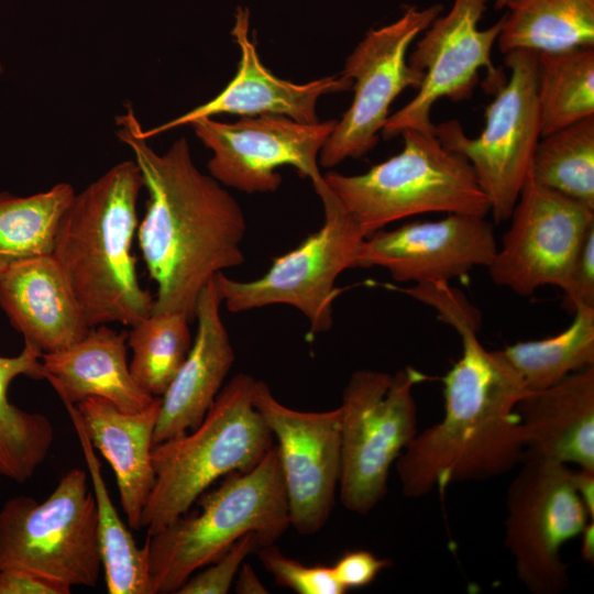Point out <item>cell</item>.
I'll return each instance as SVG.
<instances>
[{"instance_id": "25", "label": "cell", "mask_w": 594, "mask_h": 594, "mask_svg": "<svg viewBox=\"0 0 594 594\" xmlns=\"http://www.w3.org/2000/svg\"><path fill=\"white\" fill-rule=\"evenodd\" d=\"M76 430L90 475L97 510V536L109 594H153L148 572V547H138L110 498L99 459L75 405L64 404Z\"/></svg>"}, {"instance_id": "37", "label": "cell", "mask_w": 594, "mask_h": 594, "mask_svg": "<svg viewBox=\"0 0 594 594\" xmlns=\"http://www.w3.org/2000/svg\"><path fill=\"white\" fill-rule=\"evenodd\" d=\"M70 592V586L24 570L0 571V594H69Z\"/></svg>"}, {"instance_id": "2", "label": "cell", "mask_w": 594, "mask_h": 594, "mask_svg": "<svg viewBox=\"0 0 594 594\" xmlns=\"http://www.w3.org/2000/svg\"><path fill=\"white\" fill-rule=\"evenodd\" d=\"M477 331H458L462 354L442 377L443 418L417 432L396 460L407 497L496 477L524 460L526 441L516 406L528 392L501 351L482 345Z\"/></svg>"}, {"instance_id": "8", "label": "cell", "mask_w": 594, "mask_h": 594, "mask_svg": "<svg viewBox=\"0 0 594 594\" xmlns=\"http://www.w3.org/2000/svg\"><path fill=\"white\" fill-rule=\"evenodd\" d=\"M24 570L67 586H96L102 570L88 473L67 471L52 494L8 499L0 509V571Z\"/></svg>"}, {"instance_id": "4", "label": "cell", "mask_w": 594, "mask_h": 594, "mask_svg": "<svg viewBox=\"0 0 594 594\" xmlns=\"http://www.w3.org/2000/svg\"><path fill=\"white\" fill-rule=\"evenodd\" d=\"M196 502L199 513L185 514L147 536L153 594L176 593L197 570L246 534L257 535L265 547L290 527L275 443L253 469L229 474Z\"/></svg>"}, {"instance_id": "39", "label": "cell", "mask_w": 594, "mask_h": 594, "mask_svg": "<svg viewBox=\"0 0 594 594\" xmlns=\"http://www.w3.org/2000/svg\"><path fill=\"white\" fill-rule=\"evenodd\" d=\"M576 491L582 498L590 517L594 519V472L587 470H574Z\"/></svg>"}, {"instance_id": "41", "label": "cell", "mask_w": 594, "mask_h": 594, "mask_svg": "<svg viewBox=\"0 0 594 594\" xmlns=\"http://www.w3.org/2000/svg\"><path fill=\"white\" fill-rule=\"evenodd\" d=\"M508 0H494V7L497 10L504 9L507 4Z\"/></svg>"}, {"instance_id": "6", "label": "cell", "mask_w": 594, "mask_h": 594, "mask_svg": "<svg viewBox=\"0 0 594 594\" xmlns=\"http://www.w3.org/2000/svg\"><path fill=\"white\" fill-rule=\"evenodd\" d=\"M403 150L358 175L330 172L323 179L365 237L422 213L486 217L491 207L469 162L433 132L406 130Z\"/></svg>"}, {"instance_id": "10", "label": "cell", "mask_w": 594, "mask_h": 594, "mask_svg": "<svg viewBox=\"0 0 594 594\" xmlns=\"http://www.w3.org/2000/svg\"><path fill=\"white\" fill-rule=\"evenodd\" d=\"M505 65L510 76L494 92L476 138H469L455 119L435 125L440 143L471 165L496 222L509 219L541 138L537 53L512 51L505 54Z\"/></svg>"}, {"instance_id": "7", "label": "cell", "mask_w": 594, "mask_h": 594, "mask_svg": "<svg viewBox=\"0 0 594 594\" xmlns=\"http://www.w3.org/2000/svg\"><path fill=\"white\" fill-rule=\"evenodd\" d=\"M428 380L407 366L388 374L362 369L343 389L339 497L352 513L365 515L387 493L389 470L417 435L414 387Z\"/></svg>"}, {"instance_id": "36", "label": "cell", "mask_w": 594, "mask_h": 594, "mask_svg": "<svg viewBox=\"0 0 594 594\" xmlns=\"http://www.w3.org/2000/svg\"><path fill=\"white\" fill-rule=\"evenodd\" d=\"M389 564L371 551L353 550L343 553L331 566L338 582L348 591L371 584Z\"/></svg>"}, {"instance_id": "24", "label": "cell", "mask_w": 594, "mask_h": 594, "mask_svg": "<svg viewBox=\"0 0 594 594\" xmlns=\"http://www.w3.org/2000/svg\"><path fill=\"white\" fill-rule=\"evenodd\" d=\"M42 353L25 344L14 356L0 355V476L24 483L47 458L54 441V428L43 414L12 404L10 384L19 376L45 380Z\"/></svg>"}, {"instance_id": "32", "label": "cell", "mask_w": 594, "mask_h": 594, "mask_svg": "<svg viewBox=\"0 0 594 594\" xmlns=\"http://www.w3.org/2000/svg\"><path fill=\"white\" fill-rule=\"evenodd\" d=\"M258 560L275 581L298 594H343L332 566L306 565L285 556L274 543L256 550Z\"/></svg>"}, {"instance_id": "15", "label": "cell", "mask_w": 594, "mask_h": 594, "mask_svg": "<svg viewBox=\"0 0 594 594\" xmlns=\"http://www.w3.org/2000/svg\"><path fill=\"white\" fill-rule=\"evenodd\" d=\"M336 124L337 120L302 123L273 114L242 117L231 123L211 118L190 123L212 152L207 165L210 175L248 194L277 190L282 166L294 167L311 184L321 179L319 154Z\"/></svg>"}, {"instance_id": "5", "label": "cell", "mask_w": 594, "mask_h": 594, "mask_svg": "<svg viewBox=\"0 0 594 594\" xmlns=\"http://www.w3.org/2000/svg\"><path fill=\"white\" fill-rule=\"evenodd\" d=\"M255 381L233 376L195 429L153 446L155 482L142 514L147 536L187 514L219 477L253 469L272 448L273 433L253 405Z\"/></svg>"}, {"instance_id": "33", "label": "cell", "mask_w": 594, "mask_h": 594, "mask_svg": "<svg viewBox=\"0 0 594 594\" xmlns=\"http://www.w3.org/2000/svg\"><path fill=\"white\" fill-rule=\"evenodd\" d=\"M262 547L257 535L250 532L237 540L204 571L189 576L176 594H227L244 559Z\"/></svg>"}, {"instance_id": "13", "label": "cell", "mask_w": 594, "mask_h": 594, "mask_svg": "<svg viewBox=\"0 0 594 594\" xmlns=\"http://www.w3.org/2000/svg\"><path fill=\"white\" fill-rule=\"evenodd\" d=\"M488 0H453L446 14H439L418 36L408 64L424 73L416 96L389 116L381 132L385 139L406 130L433 132L431 110L441 98L466 100L486 69L493 94L506 81L492 63L493 46L503 16L492 26L480 29Z\"/></svg>"}, {"instance_id": "31", "label": "cell", "mask_w": 594, "mask_h": 594, "mask_svg": "<svg viewBox=\"0 0 594 594\" xmlns=\"http://www.w3.org/2000/svg\"><path fill=\"white\" fill-rule=\"evenodd\" d=\"M190 321L183 312H151L128 332L130 373L147 394L162 397L185 361L193 343Z\"/></svg>"}, {"instance_id": "26", "label": "cell", "mask_w": 594, "mask_h": 594, "mask_svg": "<svg viewBox=\"0 0 594 594\" xmlns=\"http://www.w3.org/2000/svg\"><path fill=\"white\" fill-rule=\"evenodd\" d=\"M497 37L503 54L594 46V0H508Z\"/></svg>"}, {"instance_id": "16", "label": "cell", "mask_w": 594, "mask_h": 594, "mask_svg": "<svg viewBox=\"0 0 594 594\" xmlns=\"http://www.w3.org/2000/svg\"><path fill=\"white\" fill-rule=\"evenodd\" d=\"M252 399L277 440L290 527L300 535H314L328 521L339 486L341 409L289 408L263 381H255Z\"/></svg>"}, {"instance_id": "20", "label": "cell", "mask_w": 594, "mask_h": 594, "mask_svg": "<svg viewBox=\"0 0 594 594\" xmlns=\"http://www.w3.org/2000/svg\"><path fill=\"white\" fill-rule=\"evenodd\" d=\"M0 305L24 343L42 354L69 346L90 329L52 254L0 273Z\"/></svg>"}, {"instance_id": "1", "label": "cell", "mask_w": 594, "mask_h": 594, "mask_svg": "<svg viewBox=\"0 0 594 594\" xmlns=\"http://www.w3.org/2000/svg\"><path fill=\"white\" fill-rule=\"evenodd\" d=\"M127 108L116 120L117 135L133 152L148 194L136 234L157 287L152 312H183L194 320L207 283L243 263L245 217L223 185L196 167L185 138L158 154Z\"/></svg>"}, {"instance_id": "12", "label": "cell", "mask_w": 594, "mask_h": 594, "mask_svg": "<svg viewBox=\"0 0 594 594\" xmlns=\"http://www.w3.org/2000/svg\"><path fill=\"white\" fill-rule=\"evenodd\" d=\"M440 3L407 6L394 22L370 30L346 57L342 74L352 80L353 100L326 140L319 165L332 168L378 142L391 105L406 89L420 87L424 73L408 64V51L441 14Z\"/></svg>"}, {"instance_id": "3", "label": "cell", "mask_w": 594, "mask_h": 594, "mask_svg": "<svg viewBox=\"0 0 594 594\" xmlns=\"http://www.w3.org/2000/svg\"><path fill=\"white\" fill-rule=\"evenodd\" d=\"M143 187L135 161L121 162L76 194L61 219L52 255L90 328L132 327L152 312L132 254Z\"/></svg>"}, {"instance_id": "30", "label": "cell", "mask_w": 594, "mask_h": 594, "mask_svg": "<svg viewBox=\"0 0 594 594\" xmlns=\"http://www.w3.org/2000/svg\"><path fill=\"white\" fill-rule=\"evenodd\" d=\"M529 174L594 210V116L542 135Z\"/></svg>"}, {"instance_id": "38", "label": "cell", "mask_w": 594, "mask_h": 594, "mask_svg": "<svg viewBox=\"0 0 594 594\" xmlns=\"http://www.w3.org/2000/svg\"><path fill=\"white\" fill-rule=\"evenodd\" d=\"M234 588L239 594H265L268 593L265 585L261 582L253 568L244 563L241 565L238 578L234 580Z\"/></svg>"}, {"instance_id": "18", "label": "cell", "mask_w": 594, "mask_h": 594, "mask_svg": "<svg viewBox=\"0 0 594 594\" xmlns=\"http://www.w3.org/2000/svg\"><path fill=\"white\" fill-rule=\"evenodd\" d=\"M231 33L241 51L238 72L232 80L215 98L183 116L148 130L142 129L144 139L222 113L284 116L302 123H316L320 121L317 103L322 96L352 90V80L342 73L306 84L275 76L263 65L255 44L250 40L246 9H238Z\"/></svg>"}, {"instance_id": "28", "label": "cell", "mask_w": 594, "mask_h": 594, "mask_svg": "<svg viewBox=\"0 0 594 594\" xmlns=\"http://www.w3.org/2000/svg\"><path fill=\"white\" fill-rule=\"evenodd\" d=\"M541 136L594 116V46L537 53Z\"/></svg>"}, {"instance_id": "23", "label": "cell", "mask_w": 594, "mask_h": 594, "mask_svg": "<svg viewBox=\"0 0 594 594\" xmlns=\"http://www.w3.org/2000/svg\"><path fill=\"white\" fill-rule=\"evenodd\" d=\"M75 406L92 447L114 472L129 528L140 530L155 482L152 450L161 397L136 413L123 411L101 397H89Z\"/></svg>"}, {"instance_id": "19", "label": "cell", "mask_w": 594, "mask_h": 594, "mask_svg": "<svg viewBox=\"0 0 594 594\" xmlns=\"http://www.w3.org/2000/svg\"><path fill=\"white\" fill-rule=\"evenodd\" d=\"M221 306L213 276L197 299V331L189 352L161 397L154 444L195 429L222 388L234 362V351L221 318Z\"/></svg>"}, {"instance_id": "17", "label": "cell", "mask_w": 594, "mask_h": 594, "mask_svg": "<svg viewBox=\"0 0 594 594\" xmlns=\"http://www.w3.org/2000/svg\"><path fill=\"white\" fill-rule=\"evenodd\" d=\"M497 246L494 227L485 217L448 213L437 221L409 222L367 235L358 267L385 268L398 283H449L475 267H487Z\"/></svg>"}, {"instance_id": "14", "label": "cell", "mask_w": 594, "mask_h": 594, "mask_svg": "<svg viewBox=\"0 0 594 594\" xmlns=\"http://www.w3.org/2000/svg\"><path fill=\"white\" fill-rule=\"evenodd\" d=\"M488 270L492 282L520 296L561 288L594 228V210L536 182L530 174Z\"/></svg>"}, {"instance_id": "11", "label": "cell", "mask_w": 594, "mask_h": 594, "mask_svg": "<svg viewBox=\"0 0 594 594\" xmlns=\"http://www.w3.org/2000/svg\"><path fill=\"white\" fill-rule=\"evenodd\" d=\"M505 546L516 573L534 594H559L569 586L560 549L580 536L590 514L568 464L525 457L506 498Z\"/></svg>"}, {"instance_id": "27", "label": "cell", "mask_w": 594, "mask_h": 594, "mask_svg": "<svg viewBox=\"0 0 594 594\" xmlns=\"http://www.w3.org/2000/svg\"><path fill=\"white\" fill-rule=\"evenodd\" d=\"M75 195L68 183L28 197L0 194V273L53 253L61 219Z\"/></svg>"}, {"instance_id": "29", "label": "cell", "mask_w": 594, "mask_h": 594, "mask_svg": "<svg viewBox=\"0 0 594 594\" xmlns=\"http://www.w3.org/2000/svg\"><path fill=\"white\" fill-rule=\"evenodd\" d=\"M499 351L528 393L552 386L594 365V307L576 309L570 326L553 337L517 342Z\"/></svg>"}, {"instance_id": "34", "label": "cell", "mask_w": 594, "mask_h": 594, "mask_svg": "<svg viewBox=\"0 0 594 594\" xmlns=\"http://www.w3.org/2000/svg\"><path fill=\"white\" fill-rule=\"evenodd\" d=\"M413 298L433 307L441 321L454 330L462 326L481 327V315L477 309L459 290L449 283L433 282L415 284L402 289Z\"/></svg>"}, {"instance_id": "40", "label": "cell", "mask_w": 594, "mask_h": 594, "mask_svg": "<svg viewBox=\"0 0 594 594\" xmlns=\"http://www.w3.org/2000/svg\"><path fill=\"white\" fill-rule=\"evenodd\" d=\"M582 549L581 554L587 562H593L594 558V520L588 521L584 527L582 534Z\"/></svg>"}, {"instance_id": "21", "label": "cell", "mask_w": 594, "mask_h": 594, "mask_svg": "<svg viewBox=\"0 0 594 594\" xmlns=\"http://www.w3.org/2000/svg\"><path fill=\"white\" fill-rule=\"evenodd\" d=\"M516 413L525 436V457L594 472V365L526 394Z\"/></svg>"}, {"instance_id": "22", "label": "cell", "mask_w": 594, "mask_h": 594, "mask_svg": "<svg viewBox=\"0 0 594 594\" xmlns=\"http://www.w3.org/2000/svg\"><path fill=\"white\" fill-rule=\"evenodd\" d=\"M128 331L91 327L77 342L41 355L45 380L64 404L101 397L127 413L148 407L156 397L144 392L130 373Z\"/></svg>"}, {"instance_id": "35", "label": "cell", "mask_w": 594, "mask_h": 594, "mask_svg": "<svg viewBox=\"0 0 594 594\" xmlns=\"http://www.w3.org/2000/svg\"><path fill=\"white\" fill-rule=\"evenodd\" d=\"M562 307L573 312L594 307V228L587 233L563 286Z\"/></svg>"}, {"instance_id": "9", "label": "cell", "mask_w": 594, "mask_h": 594, "mask_svg": "<svg viewBox=\"0 0 594 594\" xmlns=\"http://www.w3.org/2000/svg\"><path fill=\"white\" fill-rule=\"evenodd\" d=\"M312 186L324 215L318 231L276 257L258 278L243 282L218 273L215 279L222 305L229 311L288 305L307 318L308 334L314 338L331 329L332 306L340 293L336 282L345 270L358 267L366 237L327 186L323 176Z\"/></svg>"}]
</instances>
